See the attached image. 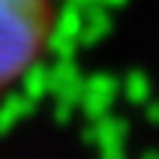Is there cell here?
I'll list each match as a JSON object with an SVG mask.
<instances>
[{
  "label": "cell",
  "mask_w": 159,
  "mask_h": 159,
  "mask_svg": "<svg viewBox=\"0 0 159 159\" xmlns=\"http://www.w3.org/2000/svg\"><path fill=\"white\" fill-rule=\"evenodd\" d=\"M51 0H0V87L18 81L51 36Z\"/></svg>",
  "instance_id": "obj_1"
}]
</instances>
